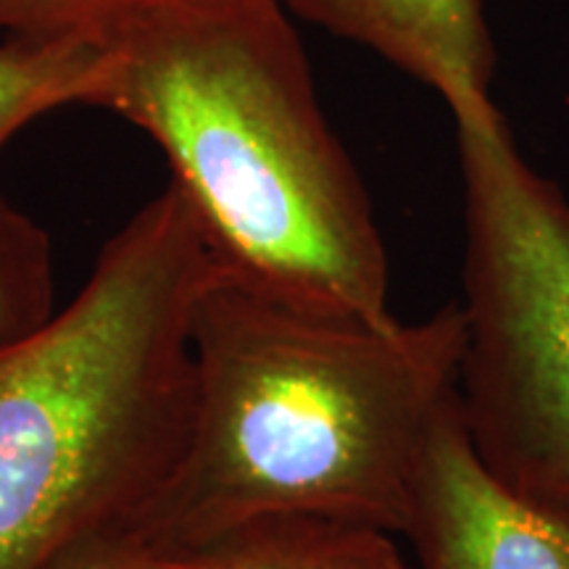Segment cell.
I'll list each match as a JSON object with an SVG mask.
<instances>
[{
	"instance_id": "obj_6",
	"label": "cell",
	"mask_w": 569,
	"mask_h": 569,
	"mask_svg": "<svg viewBox=\"0 0 569 569\" xmlns=\"http://www.w3.org/2000/svg\"><path fill=\"white\" fill-rule=\"evenodd\" d=\"M293 17L407 71L459 111L488 101L496 69L482 0H280Z\"/></svg>"
},
{
	"instance_id": "obj_8",
	"label": "cell",
	"mask_w": 569,
	"mask_h": 569,
	"mask_svg": "<svg viewBox=\"0 0 569 569\" xmlns=\"http://www.w3.org/2000/svg\"><path fill=\"white\" fill-rule=\"evenodd\" d=\"M103 77L101 42L0 38V151L42 113L96 106Z\"/></svg>"
},
{
	"instance_id": "obj_11",
	"label": "cell",
	"mask_w": 569,
	"mask_h": 569,
	"mask_svg": "<svg viewBox=\"0 0 569 569\" xmlns=\"http://www.w3.org/2000/svg\"><path fill=\"white\" fill-rule=\"evenodd\" d=\"M40 569H142V546L127 528L101 530L74 540Z\"/></svg>"
},
{
	"instance_id": "obj_1",
	"label": "cell",
	"mask_w": 569,
	"mask_h": 569,
	"mask_svg": "<svg viewBox=\"0 0 569 569\" xmlns=\"http://www.w3.org/2000/svg\"><path fill=\"white\" fill-rule=\"evenodd\" d=\"M190 346L188 438L127 528L146 549L296 515L403 536L425 440L459 393L457 303L422 322H367L227 269L198 301Z\"/></svg>"
},
{
	"instance_id": "obj_5",
	"label": "cell",
	"mask_w": 569,
	"mask_h": 569,
	"mask_svg": "<svg viewBox=\"0 0 569 569\" xmlns=\"http://www.w3.org/2000/svg\"><path fill=\"white\" fill-rule=\"evenodd\" d=\"M403 536L417 569H569V522L530 507L482 465L459 393L425 440Z\"/></svg>"
},
{
	"instance_id": "obj_10",
	"label": "cell",
	"mask_w": 569,
	"mask_h": 569,
	"mask_svg": "<svg viewBox=\"0 0 569 569\" xmlns=\"http://www.w3.org/2000/svg\"><path fill=\"white\" fill-rule=\"evenodd\" d=\"M172 0H0V38L92 40Z\"/></svg>"
},
{
	"instance_id": "obj_7",
	"label": "cell",
	"mask_w": 569,
	"mask_h": 569,
	"mask_svg": "<svg viewBox=\"0 0 569 569\" xmlns=\"http://www.w3.org/2000/svg\"><path fill=\"white\" fill-rule=\"evenodd\" d=\"M142 546V543H140ZM142 569H415L393 532L332 517H264L180 549H146Z\"/></svg>"
},
{
	"instance_id": "obj_9",
	"label": "cell",
	"mask_w": 569,
	"mask_h": 569,
	"mask_svg": "<svg viewBox=\"0 0 569 569\" xmlns=\"http://www.w3.org/2000/svg\"><path fill=\"white\" fill-rule=\"evenodd\" d=\"M56 311L51 238L0 196V353L30 340Z\"/></svg>"
},
{
	"instance_id": "obj_4",
	"label": "cell",
	"mask_w": 569,
	"mask_h": 569,
	"mask_svg": "<svg viewBox=\"0 0 569 569\" xmlns=\"http://www.w3.org/2000/svg\"><path fill=\"white\" fill-rule=\"evenodd\" d=\"M465 180L459 407L482 465L569 522V201L493 101L453 111Z\"/></svg>"
},
{
	"instance_id": "obj_3",
	"label": "cell",
	"mask_w": 569,
	"mask_h": 569,
	"mask_svg": "<svg viewBox=\"0 0 569 569\" xmlns=\"http://www.w3.org/2000/svg\"><path fill=\"white\" fill-rule=\"evenodd\" d=\"M169 182L98 253L77 293L0 353V569L130 528L169 478L193 415V317L227 272Z\"/></svg>"
},
{
	"instance_id": "obj_2",
	"label": "cell",
	"mask_w": 569,
	"mask_h": 569,
	"mask_svg": "<svg viewBox=\"0 0 569 569\" xmlns=\"http://www.w3.org/2000/svg\"><path fill=\"white\" fill-rule=\"evenodd\" d=\"M280 0H172L106 34L96 109L167 156L238 280L325 315L390 322L372 203L327 124Z\"/></svg>"
}]
</instances>
